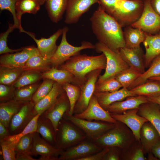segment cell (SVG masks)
I'll return each mask as SVG.
<instances>
[{
    "label": "cell",
    "mask_w": 160,
    "mask_h": 160,
    "mask_svg": "<svg viewBox=\"0 0 160 160\" xmlns=\"http://www.w3.org/2000/svg\"><path fill=\"white\" fill-rule=\"evenodd\" d=\"M93 33L98 42L116 52L125 47L122 27L99 5L90 18Z\"/></svg>",
    "instance_id": "obj_1"
},
{
    "label": "cell",
    "mask_w": 160,
    "mask_h": 160,
    "mask_svg": "<svg viewBox=\"0 0 160 160\" xmlns=\"http://www.w3.org/2000/svg\"><path fill=\"white\" fill-rule=\"evenodd\" d=\"M106 62V57L103 53L95 56L79 54L71 57L60 66L59 69L71 72L79 83L80 86L88 73L96 70L105 69Z\"/></svg>",
    "instance_id": "obj_2"
},
{
    "label": "cell",
    "mask_w": 160,
    "mask_h": 160,
    "mask_svg": "<svg viewBox=\"0 0 160 160\" xmlns=\"http://www.w3.org/2000/svg\"><path fill=\"white\" fill-rule=\"evenodd\" d=\"M135 140L131 130L124 123L116 121L113 128L93 141L102 148L115 147L123 150Z\"/></svg>",
    "instance_id": "obj_3"
},
{
    "label": "cell",
    "mask_w": 160,
    "mask_h": 160,
    "mask_svg": "<svg viewBox=\"0 0 160 160\" xmlns=\"http://www.w3.org/2000/svg\"><path fill=\"white\" fill-rule=\"evenodd\" d=\"M144 1L119 0L117 7L111 16L122 28L131 25L137 21L143 12Z\"/></svg>",
    "instance_id": "obj_4"
},
{
    "label": "cell",
    "mask_w": 160,
    "mask_h": 160,
    "mask_svg": "<svg viewBox=\"0 0 160 160\" xmlns=\"http://www.w3.org/2000/svg\"><path fill=\"white\" fill-rule=\"evenodd\" d=\"M95 45L96 52L104 54L106 59L105 72L103 74L99 76L96 85L109 78L116 76L120 72L129 67L119 52L114 51L99 42L96 43Z\"/></svg>",
    "instance_id": "obj_5"
},
{
    "label": "cell",
    "mask_w": 160,
    "mask_h": 160,
    "mask_svg": "<svg viewBox=\"0 0 160 160\" xmlns=\"http://www.w3.org/2000/svg\"><path fill=\"white\" fill-rule=\"evenodd\" d=\"M60 43L51 58L52 67L57 68L71 57L80 54L83 49L95 48V45L86 41L81 42L80 46L76 47L71 45L67 41V33L68 28L65 26L63 28Z\"/></svg>",
    "instance_id": "obj_6"
},
{
    "label": "cell",
    "mask_w": 160,
    "mask_h": 160,
    "mask_svg": "<svg viewBox=\"0 0 160 160\" xmlns=\"http://www.w3.org/2000/svg\"><path fill=\"white\" fill-rule=\"evenodd\" d=\"M78 128L63 118L56 132V147L64 151L86 139V134Z\"/></svg>",
    "instance_id": "obj_7"
},
{
    "label": "cell",
    "mask_w": 160,
    "mask_h": 160,
    "mask_svg": "<svg viewBox=\"0 0 160 160\" xmlns=\"http://www.w3.org/2000/svg\"><path fill=\"white\" fill-rule=\"evenodd\" d=\"M68 111L64 114L63 118L72 123L86 134L87 138L93 141L113 128L115 123H106L92 121L78 118L70 115Z\"/></svg>",
    "instance_id": "obj_8"
},
{
    "label": "cell",
    "mask_w": 160,
    "mask_h": 160,
    "mask_svg": "<svg viewBox=\"0 0 160 160\" xmlns=\"http://www.w3.org/2000/svg\"><path fill=\"white\" fill-rule=\"evenodd\" d=\"M102 70L101 69L94 70L86 76L80 86V95L74 106L73 114L82 112L88 107L94 92L96 83Z\"/></svg>",
    "instance_id": "obj_9"
},
{
    "label": "cell",
    "mask_w": 160,
    "mask_h": 160,
    "mask_svg": "<svg viewBox=\"0 0 160 160\" xmlns=\"http://www.w3.org/2000/svg\"><path fill=\"white\" fill-rule=\"evenodd\" d=\"M131 26L151 34H154L160 30V15L153 9L150 0L144 1V7L141 15Z\"/></svg>",
    "instance_id": "obj_10"
},
{
    "label": "cell",
    "mask_w": 160,
    "mask_h": 160,
    "mask_svg": "<svg viewBox=\"0 0 160 160\" xmlns=\"http://www.w3.org/2000/svg\"><path fill=\"white\" fill-rule=\"evenodd\" d=\"M103 148L92 141L86 139L64 151L59 156L58 160H80Z\"/></svg>",
    "instance_id": "obj_11"
},
{
    "label": "cell",
    "mask_w": 160,
    "mask_h": 160,
    "mask_svg": "<svg viewBox=\"0 0 160 160\" xmlns=\"http://www.w3.org/2000/svg\"><path fill=\"white\" fill-rule=\"evenodd\" d=\"M38 55L40 54L37 48L33 46L23 47L20 51L2 55L0 65L11 68H22L30 57Z\"/></svg>",
    "instance_id": "obj_12"
},
{
    "label": "cell",
    "mask_w": 160,
    "mask_h": 160,
    "mask_svg": "<svg viewBox=\"0 0 160 160\" xmlns=\"http://www.w3.org/2000/svg\"><path fill=\"white\" fill-rule=\"evenodd\" d=\"M34 105L31 101L28 102L13 116L8 127L10 135L20 133L37 114L35 110Z\"/></svg>",
    "instance_id": "obj_13"
},
{
    "label": "cell",
    "mask_w": 160,
    "mask_h": 160,
    "mask_svg": "<svg viewBox=\"0 0 160 160\" xmlns=\"http://www.w3.org/2000/svg\"><path fill=\"white\" fill-rule=\"evenodd\" d=\"M63 151L49 143L38 132H34L31 153L32 156H40L38 160H58L59 156Z\"/></svg>",
    "instance_id": "obj_14"
},
{
    "label": "cell",
    "mask_w": 160,
    "mask_h": 160,
    "mask_svg": "<svg viewBox=\"0 0 160 160\" xmlns=\"http://www.w3.org/2000/svg\"><path fill=\"white\" fill-rule=\"evenodd\" d=\"M76 117L86 120H95L114 123L116 121L110 113L104 109L99 104L95 96L93 95L87 108L82 112L74 114Z\"/></svg>",
    "instance_id": "obj_15"
},
{
    "label": "cell",
    "mask_w": 160,
    "mask_h": 160,
    "mask_svg": "<svg viewBox=\"0 0 160 160\" xmlns=\"http://www.w3.org/2000/svg\"><path fill=\"white\" fill-rule=\"evenodd\" d=\"M138 108L127 111L120 114L110 113L115 120L121 122L127 126L132 131L136 140L140 141V132L143 125L148 121L145 118L137 113Z\"/></svg>",
    "instance_id": "obj_16"
},
{
    "label": "cell",
    "mask_w": 160,
    "mask_h": 160,
    "mask_svg": "<svg viewBox=\"0 0 160 160\" xmlns=\"http://www.w3.org/2000/svg\"><path fill=\"white\" fill-rule=\"evenodd\" d=\"M99 0H68L65 22L71 24L76 23L81 16Z\"/></svg>",
    "instance_id": "obj_17"
},
{
    "label": "cell",
    "mask_w": 160,
    "mask_h": 160,
    "mask_svg": "<svg viewBox=\"0 0 160 160\" xmlns=\"http://www.w3.org/2000/svg\"><path fill=\"white\" fill-rule=\"evenodd\" d=\"M70 109L69 101L65 91L57 101L41 115L51 121L56 133L59 122Z\"/></svg>",
    "instance_id": "obj_18"
},
{
    "label": "cell",
    "mask_w": 160,
    "mask_h": 160,
    "mask_svg": "<svg viewBox=\"0 0 160 160\" xmlns=\"http://www.w3.org/2000/svg\"><path fill=\"white\" fill-rule=\"evenodd\" d=\"M119 53L129 67L141 74L145 72V54L140 47L134 48H122L119 49Z\"/></svg>",
    "instance_id": "obj_19"
},
{
    "label": "cell",
    "mask_w": 160,
    "mask_h": 160,
    "mask_svg": "<svg viewBox=\"0 0 160 160\" xmlns=\"http://www.w3.org/2000/svg\"><path fill=\"white\" fill-rule=\"evenodd\" d=\"M62 28H60L49 38L42 37L39 39H36L34 34L32 33L24 30L23 32L29 35L35 42L41 55L46 58L51 59L57 49L58 46L56 42L60 36L62 35Z\"/></svg>",
    "instance_id": "obj_20"
},
{
    "label": "cell",
    "mask_w": 160,
    "mask_h": 160,
    "mask_svg": "<svg viewBox=\"0 0 160 160\" xmlns=\"http://www.w3.org/2000/svg\"><path fill=\"white\" fill-rule=\"evenodd\" d=\"M148 101L144 96H131L124 100L114 102L103 108L110 113L120 114L129 110L138 108L142 104Z\"/></svg>",
    "instance_id": "obj_21"
},
{
    "label": "cell",
    "mask_w": 160,
    "mask_h": 160,
    "mask_svg": "<svg viewBox=\"0 0 160 160\" xmlns=\"http://www.w3.org/2000/svg\"><path fill=\"white\" fill-rule=\"evenodd\" d=\"M140 136V141L145 154L151 152L153 146L160 140L158 132L148 121L141 127Z\"/></svg>",
    "instance_id": "obj_22"
},
{
    "label": "cell",
    "mask_w": 160,
    "mask_h": 160,
    "mask_svg": "<svg viewBox=\"0 0 160 160\" xmlns=\"http://www.w3.org/2000/svg\"><path fill=\"white\" fill-rule=\"evenodd\" d=\"M145 50V65L148 68L153 60L160 54V30L154 34L145 33L143 42Z\"/></svg>",
    "instance_id": "obj_23"
},
{
    "label": "cell",
    "mask_w": 160,
    "mask_h": 160,
    "mask_svg": "<svg viewBox=\"0 0 160 160\" xmlns=\"http://www.w3.org/2000/svg\"><path fill=\"white\" fill-rule=\"evenodd\" d=\"M28 102L13 99L1 102L0 122L8 129L9 124L12 118Z\"/></svg>",
    "instance_id": "obj_24"
},
{
    "label": "cell",
    "mask_w": 160,
    "mask_h": 160,
    "mask_svg": "<svg viewBox=\"0 0 160 160\" xmlns=\"http://www.w3.org/2000/svg\"><path fill=\"white\" fill-rule=\"evenodd\" d=\"M93 95L103 108L114 102L123 100L128 97L137 96L131 90L124 88L113 92H94Z\"/></svg>",
    "instance_id": "obj_25"
},
{
    "label": "cell",
    "mask_w": 160,
    "mask_h": 160,
    "mask_svg": "<svg viewBox=\"0 0 160 160\" xmlns=\"http://www.w3.org/2000/svg\"><path fill=\"white\" fill-rule=\"evenodd\" d=\"M137 113L150 122L160 136V107L159 105L148 101L140 106Z\"/></svg>",
    "instance_id": "obj_26"
},
{
    "label": "cell",
    "mask_w": 160,
    "mask_h": 160,
    "mask_svg": "<svg viewBox=\"0 0 160 160\" xmlns=\"http://www.w3.org/2000/svg\"><path fill=\"white\" fill-rule=\"evenodd\" d=\"M65 91L63 85L56 82L49 93L34 105L37 114L41 115L52 106Z\"/></svg>",
    "instance_id": "obj_27"
},
{
    "label": "cell",
    "mask_w": 160,
    "mask_h": 160,
    "mask_svg": "<svg viewBox=\"0 0 160 160\" xmlns=\"http://www.w3.org/2000/svg\"><path fill=\"white\" fill-rule=\"evenodd\" d=\"M43 78L51 79L63 85L66 83H69L78 85L80 86V84L74 76L70 71L64 69H57L52 67L48 71L42 73Z\"/></svg>",
    "instance_id": "obj_28"
},
{
    "label": "cell",
    "mask_w": 160,
    "mask_h": 160,
    "mask_svg": "<svg viewBox=\"0 0 160 160\" xmlns=\"http://www.w3.org/2000/svg\"><path fill=\"white\" fill-rule=\"evenodd\" d=\"M36 132L48 143L56 147V133L49 119L39 116L37 122Z\"/></svg>",
    "instance_id": "obj_29"
},
{
    "label": "cell",
    "mask_w": 160,
    "mask_h": 160,
    "mask_svg": "<svg viewBox=\"0 0 160 160\" xmlns=\"http://www.w3.org/2000/svg\"><path fill=\"white\" fill-rule=\"evenodd\" d=\"M123 34L125 47L128 48L140 47V44L143 42L145 38V32L131 25L124 27Z\"/></svg>",
    "instance_id": "obj_30"
},
{
    "label": "cell",
    "mask_w": 160,
    "mask_h": 160,
    "mask_svg": "<svg viewBox=\"0 0 160 160\" xmlns=\"http://www.w3.org/2000/svg\"><path fill=\"white\" fill-rule=\"evenodd\" d=\"M52 65L50 59L41 55L30 57L21 68L23 71H31L42 73L49 70Z\"/></svg>",
    "instance_id": "obj_31"
},
{
    "label": "cell",
    "mask_w": 160,
    "mask_h": 160,
    "mask_svg": "<svg viewBox=\"0 0 160 160\" xmlns=\"http://www.w3.org/2000/svg\"><path fill=\"white\" fill-rule=\"evenodd\" d=\"M68 0H46L45 7L51 21L57 23L65 12Z\"/></svg>",
    "instance_id": "obj_32"
},
{
    "label": "cell",
    "mask_w": 160,
    "mask_h": 160,
    "mask_svg": "<svg viewBox=\"0 0 160 160\" xmlns=\"http://www.w3.org/2000/svg\"><path fill=\"white\" fill-rule=\"evenodd\" d=\"M136 95L146 97L160 94V81L148 79L145 83L130 90Z\"/></svg>",
    "instance_id": "obj_33"
},
{
    "label": "cell",
    "mask_w": 160,
    "mask_h": 160,
    "mask_svg": "<svg viewBox=\"0 0 160 160\" xmlns=\"http://www.w3.org/2000/svg\"><path fill=\"white\" fill-rule=\"evenodd\" d=\"M148 68L131 85L129 90L143 84L150 78L160 76V54L153 60Z\"/></svg>",
    "instance_id": "obj_34"
},
{
    "label": "cell",
    "mask_w": 160,
    "mask_h": 160,
    "mask_svg": "<svg viewBox=\"0 0 160 160\" xmlns=\"http://www.w3.org/2000/svg\"><path fill=\"white\" fill-rule=\"evenodd\" d=\"M40 6L37 0H17L15 8L17 16L20 23L23 14L28 13L35 15L40 9Z\"/></svg>",
    "instance_id": "obj_35"
},
{
    "label": "cell",
    "mask_w": 160,
    "mask_h": 160,
    "mask_svg": "<svg viewBox=\"0 0 160 160\" xmlns=\"http://www.w3.org/2000/svg\"><path fill=\"white\" fill-rule=\"evenodd\" d=\"M140 141H135L128 148L122 150L121 160H146Z\"/></svg>",
    "instance_id": "obj_36"
},
{
    "label": "cell",
    "mask_w": 160,
    "mask_h": 160,
    "mask_svg": "<svg viewBox=\"0 0 160 160\" xmlns=\"http://www.w3.org/2000/svg\"><path fill=\"white\" fill-rule=\"evenodd\" d=\"M23 71L21 68H11L0 66V84L12 86Z\"/></svg>",
    "instance_id": "obj_37"
},
{
    "label": "cell",
    "mask_w": 160,
    "mask_h": 160,
    "mask_svg": "<svg viewBox=\"0 0 160 160\" xmlns=\"http://www.w3.org/2000/svg\"><path fill=\"white\" fill-rule=\"evenodd\" d=\"M141 74L137 70L129 67L120 72L115 77L123 88L128 89Z\"/></svg>",
    "instance_id": "obj_38"
},
{
    "label": "cell",
    "mask_w": 160,
    "mask_h": 160,
    "mask_svg": "<svg viewBox=\"0 0 160 160\" xmlns=\"http://www.w3.org/2000/svg\"><path fill=\"white\" fill-rule=\"evenodd\" d=\"M41 73L23 71L12 86L15 89L35 84L42 78Z\"/></svg>",
    "instance_id": "obj_39"
},
{
    "label": "cell",
    "mask_w": 160,
    "mask_h": 160,
    "mask_svg": "<svg viewBox=\"0 0 160 160\" xmlns=\"http://www.w3.org/2000/svg\"><path fill=\"white\" fill-rule=\"evenodd\" d=\"M63 89L66 92L70 104V109L68 113L73 115L74 106L80 96L81 88L78 85L66 83L63 85Z\"/></svg>",
    "instance_id": "obj_40"
},
{
    "label": "cell",
    "mask_w": 160,
    "mask_h": 160,
    "mask_svg": "<svg viewBox=\"0 0 160 160\" xmlns=\"http://www.w3.org/2000/svg\"><path fill=\"white\" fill-rule=\"evenodd\" d=\"M34 132L26 135L19 140L15 146L16 154H25L32 156L31 151L33 145Z\"/></svg>",
    "instance_id": "obj_41"
},
{
    "label": "cell",
    "mask_w": 160,
    "mask_h": 160,
    "mask_svg": "<svg viewBox=\"0 0 160 160\" xmlns=\"http://www.w3.org/2000/svg\"><path fill=\"white\" fill-rule=\"evenodd\" d=\"M40 115L39 114L36 115L20 133L15 135H9L4 139L15 145L19 140L24 136L36 132L37 120Z\"/></svg>",
    "instance_id": "obj_42"
},
{
    "label": "cell",
    "mask_w": 160,
    "mask_h": 160,
    "mask_svg": "<svg viewBox=\"0 0 160 160\" xmlns=\"http://www.w3.org/2000/svg\"><path fill=\"white\" fill-rule=\"evenodd\" d=\"M40 85L36 84L16 89L14 99L21 101H30Z\"/></svg>",
    "instance_id": "obj_43"
},
{
    "label": "cell",
    "mask_w": 160,
    "mask_h": 160,
    "mask_svg": "<svg viewBox=\"0 0 160 160\" xmlns=\"http://www.w3.org/2000/svg\"><path fill=\"white\" fill-rule=\"evenodd\" d=\"M33 96L31 101L35 105L47 96L51 90L55 81L48 79L44 78Z\"/></svg>",
    "instance_id": "obj_44"
},
{
    "label": "cell",
    "mask_w": 160,
    "mask_h": 160,
    "mask_svg": "<svg viewBox=\"0 0 160 160\" xmlns=\"http://www.w3.org/2000/svg\"><path fill=\"white\" fill-rule=\"evenodd\" d=\"M18 28L14 24L9 23V27L7 31L0 34V54L12 53L21 50L23 48L17 49L9 48L7 45V39L9 34L15 29Z\"/></svg>",
    "instance_id": "obj_45"
},
{
    "label": "cell",
    "mask_w": 160,
    "mask_h": 160,
    "mask_svg": "<svg viewBox=\"0 0 160 160\" xmlns=\"http://www.w3.org/2000/svg\"><path fill=\"white\" fill-rule=\"evenodd\" d=\"M122 87L115 77L109 78L96 85L94 92H113Z\"/></svg>",
    "instance_id": "obj_46"
},
{
    "label": "cell",
    "mask_w": 160,
    "mask_h": 160,
    "mask_svg": "<svg viewBox=\"0 0 160 160\" xmlns=\"http://www.w3.org/2000/svg\"><path fill=\"white\" fill-rule=\"evenodd\" d=\"M17 0H0V9L2 11L7 10L12 14L14 21V24L17 26L20 32L24 30L21 23L18 19L16 15L15 5Z\"/></svg>",
    "instance_id": "obj_47"
},
{
    "label": "cell",
    "mask_w": 160,
    "mask_h": 160,
    "mask_svg": "<svg viewBox=\"0 0 160 160\" xmlns=\"http://www.w3.org/2000/svg\"><path fill=\"white\" fill-rule=\"evenodd\" d=\"M0 144L4 160H17L15 145L4 139L0 141Z\"/></svg>",
    "instance_id": "obj_48"
},
{
    "label": "cell",
    "mask_w": 160,
    "mask_h": 160,
    "mask_svg": "<svg viewBox=\"0 0 160 160\" xmlns=\"http://www.w3.org/2000/svg\"><path fill=\"white\" fill-rule=\"evenodd\" d=\"M15 90V89L12 86L0 84V102H5L13 99Z\"/></svg>",
    "instance_id": "obj_49"
},
{
    "label": "cell",
    "mask_w": 160,
    "mask_h": 160,
    "mask_svg": "<svg viewBox=\"0 0 160 160\" xmlns=\"http://www.w3.org/2000/svg\"><path fill=\"white\" fill-rule=\"evenodd\" d=\"M119 0H99V5L107 13L112 16L117 8Z\"/></svg>",
    "instance_id": "obj_50"
},
{
    "label": "cell",
    "mask_w": 160,
    "mask_h": 160,
    "mask_svg": "<svg viewBox=\"0 0 160 160\" xmlns=\"http://www.w3.org/2000/svg\"><path fill=\"white\" fill-rule=\"evenodd\" d=\"M121 149L117 147H109V149L103 160H121Z\"/></svg>",
    "instance_id": "obj_51"
},
{
    "label": "cell",
    "mask_w": 160,
    "mask_h": 160,
    "mask_svg": "<svg viewBox=\"0 0 160 160\" xmlns=\"http://www.w3.org/2000/svg\"><path fill=\"white\" fill-rule=\"evenodd\" d=\"M109 148H103L101 151L87 157L81 158L80 160H103Z\"/></svg>",
    "instance_id": "obj_52"
},
{
    "label": "cell",
    "mask_w": 160,
    "mask_h": 160,
    "mask_svg": "<svg viewBox=\"0 0 160 160\" xmlns=\"http://www.w3.org/2000/svg\"><path fill=\"white\" fill-rule=\"evenodd\" d=\"M10 135L8 129L0 122V141Z\"/></svg>",
    "instance_id": "obj_53"
},
{
    "label": "cell",
    "mask_w": 160,
    "mask_h": 160,
    "mask_svg": "<svg viewBox=\"0 0 160 160\" xmlns=\"http://www.w3.org/2000/svg\"><path fill=\"white\" fill-rule=\"evenodd\" d=\"M150 1L153 9L160 15V0H150Z\"/></svg>",
    "instance_id": "obj_54"
},
{
    "label": "cell",
    "mask_w": 160,
    "mask_h": 160,
    "mask_svg": "<svg viewBox=\"0 0 160 160\" xmlns=\"http://www.w3.org/2000/svg\"><path fill=\"white\" fill-rule=\"evenodd\" d=\"M151 152L156 157L160 159V140L153 146Z\"/></svg>",
    "instance_id": "obj_55"
},
{
    "label": "cell",
    "mask_w": 160,
    "mask_h": 160,
    "mask_svg": "<svg viewBox=\"0 0 160 160\" xmlns=\"http://www.w3.org/2000/svg\"><path fill=\"white\" fill-rule=\"evenodd\" d=\"M17 160H38L34 158L31 155L25 154H16Z\"/></svg>",
    "instance_id": "obj_56"
},
{
    "label": "cell",
    "mask_w": 160,
    "mask_h": 160,
    "mask_svg": "<svg viewBox=\"0 0 160 160\" xmlns=\"http://www.w3.org/2000/svg\"><path fill=\"white\" fill-rule=\"evenodd\" d=\"M147 98L148 101L156 103L160 107V94L154 96L148 97Z\"/></svg>",
    "instance_id": "obj_57"
},
{
    "label": "cell",
    "mask_w": 160,
    "mask_h": 160,
    "mask_svg": "<svg viewBox=\"0 0 160 160\" xmlns=\"http://www.w3.org/2000/svg\"><path fill=\"white\" fill-rule=\"evenodd\" d=\"M148 157L147 160H158L159 159L156 157L153 153L151 152H150L148 153Z\"/></svg>",
    "instance_id": "obj_58"
},
{
    "label": "cell",
    "mask_w": 160,
    "mask_h": 160,
    "mask_svg": "<svg viewBox=\"0 0 160 160\" xmlns=\"http://www.w3.org/2000/svg\"><path fill=\"white\" fill-rule=\"evenodd\" d=\"M149 79L156 80L160 81V76L158 77L151 78Z\"/></svg>",
    "instance_id": "obj_59"
},
{
    "label": "cell",
    "mask_w": 160,
    "mask_h": 160,
    "mask_svg": "<svg viewBox=\"0 0 160 160\" xmlns=\"http://www.w3.org/2000/svg\"><path fill=\"white\" fill-rule=\"evenodd\" d=\"M41 5L45 3L46 0H37Z\"/></svg>",
    "instance_id": "obj_60"
},
{
    "label": "cell",
    "mask_w": 160,
    "mask_h": 160,
    "mask_svg": "<svg viewBox=\"0 0 160 160\" xmlns=\"http://www.w3.org/2000/svg\"><path fill=\"white\" fill-rule=\"evenodd\" d=\"M142 0V1H144L145 0Z\"/></svg>",
    "instance_id": "obj_61"
}]
</instances>
